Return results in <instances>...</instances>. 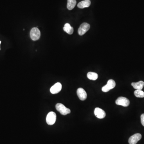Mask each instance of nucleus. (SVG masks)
<instances>
[{"label":"nucleus","instance_id":"obj_1","mask_svg":"<svg viewBox=\"0 0 144 144\" xmlns=\"http://www.w3.org/2000/svg\"><path fill=\"white\" fill-rule=\"evenodd\" d=\"M55 107L57 111L63 115H66L70 113V110L62 104L57 103Z\"/></svg>","mask_w":144,"mask_h":144},{"label":"nucleus","instance_id":"obj_2","mask_svg":"<svg viewBox=\"0 0 144 144\" xmlns=\"http://www.w3.org/2000/svg\"><path fill=\"white\" fill-rule=\"evenodd\" d=\"M41 36V32L37 28H33L30 32V37L31 39L34 41L39 40Z\"/></svg>","mask_w":144,"mask_h":144},{"label":"nucleus","instance_id":"obj_3","mask_svg":"<svg viewBox=\"0 0 144 144\" xmlns=\"http://www.w3.org/2000/svg\"><path fill=\"white\" fill-rule=\"evenodd\" d=\"M57 119L56 113L53 112L48 113L46 118V122L47 124L49 125H53L55 123Z\"/></svg>","mask_w":144,"mask_h":144},{"label":"nucleus","instance_id":"obj_4","mask_svg":"<svg viewBox=\"0 0 144 144\" xmlns=\"http://www.w3.org/2000/svg\"><path fill=\"white\" fill-rule=\"evenodd\" d=\"M115 86V82L113 80H109L107 82V84L102 87V91L103 92L106 93L109 91L111 89L114 88Z\"/></svg>","mask_w":144,"mask_h":144},{"label":"nucleus","instance_id":"obj_5","mask_svg":"<svg viewBox=\"0 0 144 144\" xmlns=\"http://www.w3.org/2000/svg\"><path fill=\"white\" fill-rule=\"evenodd\" d=\"M116 104L117 105H121L124 107H127L130 104V101L127 98L119 97L116 101Z\"/></svg>","mask_w":144,"mask_h":144},{"label":"nucleus","instance_id":"obj_6","mask_svg":"<svg viewBox=\"0 0 144 144\" xmlns=\"http://www.w3.org/2000/svg\"><path fill=\"white\" fill-rule=\"evenodd\" d=\"M90 25L89 24L86 23H83L80 26L78 29V32L79 35H82L84 34L90 29Z\"/></svg>","mask_w":144,"mask_h":144},{"label":"nucleus","instance_id":"obj_7","mask_svg":"<svg viewBox=\"0 0 144 144\" xmlns=\"http://www.w3.org/2000/svg\"><path fill=\"white\" fill-rule=\"evenodd\" d=\"M142 135L139 133H136L129 138V144H136L141 139Z\"/></svg>","mask_w":144,"mask_h":144},{"label":"nucleus","instance_id":"obj_8","mask_svg":"<svg viewBox=\"0 0 144 144\" xmlns=\"http://www.w3.org/2000/svg\"><path fill=\"white\" fill-rule=\"evenodd\" d=\"M77 95L79 99L81 101H84L87 98V93L85 90L82 88H80L77 90Z\"/></svg>","mask_w":144,"mask_h":144},{"label":"nucleus","instance_id":"obj_9","mask_svg":"<svg viewBox=\"0 0 144 144\" xmlns=\"http://www.w3.org/2000/svg\"><path fill=\"white\" fill-rule=\"evenodd\" d=\"M94 114L98 119H103L106 116V113L104 111L99 108H96L95 109Z\"/></svg>","mask_w":144,"mask_h":144},{"label":"nucleus","instance_id":"obj_10","mask_svg":"<svg viewBox=\"0 0 144 144\" xmlns=\"http://www.w3.org/2000/svg\"><path fill=\"white\" fill-rule=\"evenodd\" d=\"M62 89V84L61 83H57L51 87L50 92L52 94H56L59 93Z\"/></svg>","mask_w":144,"mask_h":144},{"label":"nucleus","instance_id":"obj_11","mask_svg":"<svg viewBox=\"0 0 144 144\" xmlns=\"http://www.w3.org/2000/svg\"><path fill=\"white\" fill-rule=\"evenodd\" d=\"M91 4L90 1L84 0L78 3L77 6L80 9H84L85 8L88 7Z\"/></svg>","mask_w":144,"mask_h":144},{"label":"nucleus","instance_id":"obj_12","mask_svg":"<svg viewBox=\"0 0 144 144\" xmlns=\"http://www.w3.org/2000/svg\"><path fill=\"white\" fill-rule=\"evenodd\" d=\"M131 85L135 89L141 90L144 86V82L143 81H140L137 83H132Z\"/></svg>","mask_w":144,"mask_h":144},{"label":"nucleus","instance_id":"obj_13","mask_svg":"<svg viewBox=\"0 0 144 144\" xmlns=\"http://www.w3.org/2000/svg\"><path fill=\"white\" fill-rule=\"evenodd\" d=\"M63 30L65 32L69 34H73L74 31V29L73 27L69 23H66L63 27Z\"/></svg>","mask_w":144,"mask_h":144},{"label":"nucleus","instance_id":"obj_14","mask_svg":"<svg viewBox=\"0 0 144 144\" xmlns=\"http://www.w3.org/2000/svg\"><path fill=\"white\" fill-rule=\"evenodd\" d=\"M77 1L76 0H68L67 8L69 10H71L74 9L76 6Z\"/></svg>","mask_w":144,"mask_h":144},{"label":"nucleus","instance_id":"obj_15","mask_svg":"<svg viewBox=\"0 0 144 144\" xmlns=\"http://www.w3.org/2000/svg\"><path fill=\"white\" fill-rule=\"evenodd\" d=\"M87 77L89 79L95 81L98 78V75L95 73L90 72L87 73Z\"/></svg>","mask_w":144,"mask_h":144},{"label":"nucleus","instance_id":"obj_16","mask_svg":"<svg viewBox=\"0 0 144 144\" xmlns=\"http://www.w3.org/2000/svg\"><path fill=\"white\" fill-rule=\"evenodd\" d=\"M134 94L137 97H144V92L142 90H136L134 92Z\"/></svg>","mask_w":144,"mask_h":144},{"label":"nucleus","instance_id":"obj_17","mask_svg":"<svg viewBox=\"0 0 144 144\" xmlns=\"http://www.w3.org/2000/svg\"><path fill=\"white\" fill-rule=\"evenodd\" d=\"M140 118H141V123L144 127V114H142V115H141Z\"/></svg>","mask_w":144,"mask_h":144},{"label":"nucleus","instance_id":"obj_18","mask_svg":"<svg viewBox=\"0 0 144 144\" xmlns=\"http://www.w3.org/2000/svg\"><path fill=\"white\" fill-rule=\"evenodd\" d=\"M1 41H0V45H1ZM0 50H1V48H0Z\"/></svg>","mask_w":144,"mask_h":144},{"label":"nucleus","instance_id":"obj_19","mask_svg":"<svg viewBox=\"0 0 144 144\" xmlns=\"http://www.w3.org/2000/svg\"><path fill=\"white\" fill-rule=\"evenodd\" d=\"M88 1H90V0H88Z\"/></svg>","mask_w":144,"mask_h":144}]
</instances>
